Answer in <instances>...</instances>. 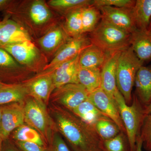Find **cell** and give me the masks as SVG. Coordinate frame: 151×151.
Segmentation results:
<instances>
[{
    "label": "cell",
    "instance_id": "obj_15",
    "mask_svg": "<svg viewBox=\"0 0 151 151\" xmlns=\"http://www.w3.org/2000/svg\"><path fill=\"white\" fill-rule=\"evenodd\" d=\"M49 70V73L38 76L25 85L29 95L42 103L48 100L55 89L52 70Z\"/></svg>",
    "mask_w": 151,
    "mask_h": 151
},
{
    "label": "cell",
    "instance_id": "obj_43",
    "mask_svg": "<svg viewBox=\"0 0 151 151\" xmlns=\"http://www.w3.org/2000/svg\"><path fill=\"white\" fill-rule=\"evenodd\" d=\"M5 84V83H3L1 81H0V87H1V86H4V85L5 84Z\"/></svg>",
    "mask_w": 151,
    "mask_h": 151
},
{
    "label": "cell",
    "instance_id": "obj_28",
    "mask_svg": "<svg viewBox=\"0 0 151 151\" xmlns=\"http://www.w3.org/2000/svg\"><path fill=\"white\" fill-rule=\"evenodd\" d=\"M22 68L7 51L0 47V77H12Z\"/></svg>",
    "mask_w": 151,
    "mask_h": 151
},
{
    "label": "cell",
    "instance_id": "obj_27",
    "mask_svg": "<svg viewBox=\"0 0 151 151\" xmlns=\"http://www.w3.org/2000/svg\"><path fill=\"white\" fill-rule=\"evenodd\" d=\"M13 138L16 142H31L47 147L40 134L35 129L24 124L16 129Z\"/></svg>",
    "mask_w": 151,
    "mask_h": 151
},
{
    "label": "cell",
    "instance_id": "obj_24",
    "mask_svg": "<svg viewBox=\"0 0 151 151\" xmlns=\"http://www.w3.org/2000/svg\"><path fill=\"white\" fill-rule=\"evenodd\" d=\"M71 112L91 126L98 119L107 116L94 105L89 97Z\"/></svg>",
    "mask_w": 151,
    "mask_h": 151
},
{
    "label": "cell",
    "instance_id": "obj_5",
    "mask_svg": "<svg viewBox=\"0 0 151 151\" xmlns=\"http://www.w3.org/2000/svg\"><path fill=\"white\" fill-rule=\"evenodd\" d=\"M24 107V122L48 139L50 124L42 102L32 97L26 101Z\"/></svg>",
    "mask_w": 151,
    "mask_h": 151
},
{
    "label": "cell",
    "instance_id": "obj_6",
    "mask_svg": "<svg viewBox=\"0 0 151 151\" xmlns=\"http://www.w3.org/2000/svg\"><path fill=\"white\" fill-rule=\"evenodd\" d=\"M92 44L85 34L71 37L57 50L52 60L45 65V70H52L63 63L74 58Z\"/></svg>",
    "mask_w": 151,
    "mask_h": 151
},
{
    "label": "cell",
    "instance_id": "obj_4",
    "mask_svg": "<svg viewBox=\"0 0 151 151\" xmlns=\"http://www.w3.org/2000/svg\"><path fill=\"white\" fill-rule=\"evenodd\" d=\"M144 62L135 54L131 46L121 52L116 67L117 88L127 105L132 102V91L136 74Z\"/></svg>",
    "mask_w": 151,
    "mask_h": 151
},
{
    "label": "cell",
    "instance_id": "obj_2",
    "mask_svg": "<svg viewBox=\"0 0 151 151\" xmlns=\"http://www.w3.org/2000/svg\"><path fill=\"white\" fill-rule=\"evenodd\" d=\"M114 99L126 130L130 151H136L137 139L140 135L141 127L146 115L145 106L135 94L132 97V104L127 105L119 90L114 95Z\"/></svg>",
    "mask_w": 151,
    "mask_h": 151
},
{
    "label": "cell",
    "instance_id": "obj_29",
    "mask_svg": "<svg viewBox=\"0 0 151 151\" xmlns=\"http://www.w3.org/2000/svg\"><path fill=\"white\" fill-rule=\"evenodd\" d=\"M82 8L76 9L66 14L65 29L71 37L84 35L83 33L81 21Z\"/></svg>",
    "mask_w": 151,
    "mask_h": 151
},
{
    "label": "cell",
    "instance_id": "obj_21",
    "mask_svg": "<svg viewBox=\"0 0 151 151\" xmlns=\"http://www.w3.org/2000/svg\"><path fill=\"white\" fill-rule=\"evenodd\" d=\"M28 95V91L24 85L5 84L0 87V105L21 103Z\"/></svg>",
    "mask_w": 151,
    "mask_h": 151
},
{
    "label": "cell",
    "instance_id": "obj_13",
    "mask_svg": "<svg viewBox=\"0 0 151 151\" xmlns=\"http://www.w3.org/2000/svg\"><path fill=\"white\" fill-rule=\"evenodd\" d=\"M30 40L26 30L16 22L9 18L0 22V47Z\"/></svg>",
    "mask_w": 151,
    "mask_h": 151
},
{
    "label": "cell",
    "instance_id": "obj_39",
    "mask_svg": "<svg viewBox=\"0 0 151 151\" xmlns=\"http://www.w3.org/2000/svg\"><path fill=\"white\" fill-rule=\"evenodd\" d=\"M3 107L0 106V131L1 129V123L2 114Z\"/></svg>",
    "mask_w": 151,
    "mask_h": 151
},
{
    "label": "cell",
    "instance_id": "obj_1",
    "mask_svg": "<svg viewBox=\"0 0 151 151\" xmlns=\"http://www.w3.org/2000/svg\"><path fill=\"white\" fill-rule=\"evenodd\" d=\"M55 119L58 129L73 151H103V141L93 127L72 112L62 110L57 113Z\"/></svg>",
    "mask_w": 151,
    "mask_h": 151
},
{
    "label": "cell",
    "instance_id": "obj_42",
    "mask_svg": "<svg viewBox=\"0 0 151 151\" xmlns=\"http://www.w3.org/2000/svg\"><path fill=\"white\" fill-rule=\"evenodd\" d=\"M147 30L149 32H151V20L150 22V25H149V27L148 28Z\"/></svg>",
    "mask_w": 151,
    "mask_h": 151
},
{
    "label": "cell",
    "instance_id": "obj_10",
    "mask_svg": "<svg viewBox=\"0 0 151 151\" xmlns=\"http://www.w3.org/2000/svg\"><path fill=\"white\" fill-rule=\"evenodd\" d=\"M21 65L32 67L40 58L39 50L31 40L1 47Z\"/></svg>",
    "mask_w": 151,
    "mask_h": 151
},
{
    "label": "cell",
    "instance_id": "obj_26",
    "mask_svg": "<svg viewBox=\"0 0 151 151\" xmlns=\"http://www.w3.org/2000/svg\"><path fill=\"white\" fill-rule=\"evenodd\" d=\"M83 34L92 32L101 20L100 9L91 5L82 8L81 12Z\"/></svg>",
    "mask_w": 151,
    "mask_h": 151
},
{
    "label": "cell",
    "instance_id": "obj_18",
    "mask_svg": "<svg viewBox=\"0 0 151 151\" xmlns=\"http://www.w3.org/2000/svg\"><path fill=\"white\" fill-rule=\"evenodd\" d=\"M110 54L92 44L80 54L78 60L79 66L101 68Z\"/></svg>",
    "mask_w": 151,
    "mask_h": 151
},
{
    "label": "cell",
    "instance_id": "obj_8",
    "mask_svg": "<svg viewBox=\"0 0 151 151\" xmlns=\"http://www.w3.org/2000/svg\"><path fill=\"white\" fill-rule=\"evenodd\" d=\"M131 8L105 6L99 8L101 19L130 34L137 29Z\"/></svg>",
    "mask_w": 151,
    "mask_h": 151
},
{
    "label": "cell",
    "instance_id": "obj_40",
    "mask_svg": "<svg viewBox=\"0 0 151 151\" xmlns=\"http://www.w3.org/2000/svg\"><path fill=\"white\" fill-rule=\"evenodd\" d=\"M3 140L4 139H3V138L0 135V151H1L2 142Z\"/></svg>",
    "mask_w": 151,
    "mask_h": 151
},
{
    "label": "cell",
    "instance_id": "obj_19",
    "mask_svg": "<svg viewBox=\"0 0 151 151\" xmlns=\"http://www.w3.org/2000/svg\"><path fill=\"white\" fill-rule=\"evenodd\" d=\"M70 38L65 29L58 27L50 30L41 37L39 42L45 51L51 52L60 48Z\"/></svg>",
    "mask_w": 151,
    "mask_h": 151
},
{
    "label": "cell",
    "instance_id": "obj_3",
    "mask_svg": "<svg viewBox=\"0 0 151 151\" xmlns=\"http://www.w3.org/2000/svg\"><path fill=\"white\" fill-rule=\"evenodd\" d=\"M131 34L101 20L90 33L91 43L108 53L123 51L130 46Z\"/></svg>",
    "mask_w": 151,
    "mask_h": 151
},
{
    "label": "cell",
    "instance_id": "obj_9",
    "mask_svg": "<svg viewBox=\"0 0 151 151\" xmlns=\"http://www.w3.org/2000/svg\"><path fill=\"white\" fill-rule=\"evenodd\" d=\"M88 97L99 110L116 123L121 132L126 134L119 108L114 98L109 96L101 87L89 93Z\"/></svg>",
    "mask_w": 151,
    "mask_h": 151
},
{
    "label": "cell",
    "instance_id": "obj_36",
    "mask_svg": "<svg viewBox=\"0 0 151 151\" xmlns=\"http://www.w3.org/2000/svg\"><path fill=\"white\" fill-rule=\"evenodd\" d=\"M12 2L10 0H0V11L6 10Z\"/></svg>",
    "mask_w": 151,
    "mask_h": 151
},
{
    "label": "cell",
    "instance_id": "obj_32",
    "mask_svg": "<svg viewBox=\"0 0 151 151\" xmlns=\"http://www.w3.org/2000/svg\"><path fill=\"white\" fill-rule=\"evenodd\" d=\"M140 137L145 150L151 151V115L145 116L141 127Z\"/></svg>",
    "mask_w": 151,
    "mask_h": 151
},
{
    "label": "cell",
    "instance_id": "obj_30",
    "mask_svg": "<svg viewBox=\"0 0 151 151\" xmlns=\"http://www.w3.org/2000/svg\"><path fill=\"white\" fill-rule=\"evenodd\" d=\"M93 4V0H51L49 5L67 14L71 11Z\"/></svg>",
    "mask_w": 151,
    "mask_h": 151
},
{
    "label": "cell",
    "instance_id": "obj_37",
    "mask_svg": "<svg viewBox=\"0 0 151 151\" xmlns=\"http://www.w3.org/2000/svg\"><path fill=\"white\" fill-rule=\"evenodd\" d=\"M143 142L140 137V135L137 138V147H136V151H143Z\"/></svg>",
    "mask_w": 151,
    "mask_h": 151
},
{
    "label": "cell",
    "instance_id": "obj_16",
    "mask_svg": "<svg viewBox=\"0 0 151 151\" xmlns=\"http://www.w3.org/2000/svg\"><path fill=\"white\" fill-rule=\"evenodd\" d=\"M130 46L138 58L144 63L151 60V32L137 29L131 35Z\"/></svg>",
    "mask_w": 151,
    "mask_h": 151
},
{
    "label": "cell",
    "instance_id": "obj_41",
    "mask_svg": "<svg viewBox=\"0 0 151 151\" xmlns=\"http://www.w3.org/2000/svg\"><path fill=\"white\" fill-rule=\"evenodd\" d=\"M6 151H19L18 150L14 148H9L7 149Z\"/></svg>",
    "mask_w": 151,
    "mask_h": 151
},
{
    "label": "cell",
    "instance_id": "obj_23",
    "mask_svg": "<svg viewBox=\"0 0 151 151\" xmlns=\"http://www.w3.org/2000/svg\"><path fill=\"white\" fill-rule=\"evenodd\" d=\"M101 69L97 68H81L78 71V83L89 93L101 87Z\"/></svg>",
    "mask_w": 151,
    "mask_h": 151
},
{
    "label": "cell",
    "instance_id": "obj_31",
    "mask_svg": "<svg viewBox=\"0 0 151 151\" xmlns=\"http://www.w3.org/2000/svg\"><path fill=\"white\" fill-rule=\"evenodd\" d=\"M103 151H130L126 134L123 132L113 138L103 141Z\"/></svg>",
    "mask_w": 151,
    "mask_h": 151
},
{
    "label": "cell",
    "instance_id": "obj_38",
    "mask_svg": "<svg viewBox=\"0 0 151 151\" xmlns=\"http://www.w3.org/2000/svg\"><path fill=\"white\" fill-rule=\"evenodd\" d=\"M145 112L146 115H151V100L148 105L145 107Z\"/></svg>",
    "mask_w": 151,
    "mask_h": 151
},
{
    "label": "cell",
    "instance_id": "obj_12",
    "mask_svg": "<svg viewBox=\"0 0 151 151\" xmlns=\"http://www.w3.org/2000/svg\"><path fill=\"white\" fill-rule=\"evenodd\" d=\"M79 55L80 54L51 70L55 89L68 84H79Z\"/></svg>",
    "mask_w": 151,
    "mask_h": 151
},
{
    "label": "cell",
    "instance_id": "obj_17",
    "mask_svg": "<svg viewBox=\"0 0 151 151\" xmlns=\"http://www.w3.org/2000/svg\"><path fill=\"white\" fill-rule=\"evenodd\" d=\"M136 95L145 107L151 100V66L142 65L138 70L134 81Z\"/></svg>",
    "mask_w": 151,
    "mask_h": 151
},
{
    "label": "cell",
    "instance_id": "obj_7",
    "mask_svg": "<svg viewBox=\"0 0 151 151\" xmlns=\"http://www.w3.org/2000/svg\"><path fill=\"white\" fill-rule=\"evenodd\" d=\"M89 93L80 84H66L55 89V100L71 111L89 97Z\"/></svg>",
    "mask_w": 151,
    "mask_h": 151
},
{
    "label": "cell",
    "instance_id": "obj_14",
    "mask_svg": "<svg viewBox=\"0 0 151 151\" xmlns=\"http://www.w3.org/2000/svg\"><path fill=\"white\" fill-rule=\"evenodd\" d=\"M122 51L109 55L101 69V87L114 99V95L119 90L116 84V67Z\"/></svg>",
    "mask_w": 151,
    "mask_h": 151
},
{
    "label": "cell",
    "instance_id": "obj_11",
    "mask_svg": "<svg viewBox=\"0 0 151 151\" xmlns=\"http://www.w3.org/2000/svg\"><path fill=\"white\" fill-rule=\"evenodd\" d=\"M24 123V105L13 103L3 107L0 135L3 139H6L11 132Z\"/></svg>",
    "mask_w": 151,
    "mask_h": 151
},
{
    "label": "cell",
    "instance_id": "obj_35",
    "mask_svg": "<svg viewBox=\"0 0 151 151\" xmlns=\"http://www.w3.org/2000/svg\"><path fill=\"white\" fill-rule=\"evenodd\" d=\"M19 148L22 151H47V147H42L35 143L16 142Z\"/></svg>",
    "mask_w": 151,
    "mask_h": 151
},
{
    "label": "cell",
    "instance_id": "obj_34",
    "mask_svg": "<svg viewBox=\"0 0 151 151\" xmlns=\"http://www.w3.org/2000/svg\"><path fill=\"white\" fill-rule=\"evenodd\" d=\"M47 151H72L63 139L58 134H55L50 141Z\"/></svg>",
    "mask_w": 151,
    "mask_h": 151
},
{
    "label": "cell",
    "instance_id": "obj_20",
    "mask_svg": "<svg viewBox=\"0 0 151 151\" xmlns=\"http://www.w3.org/2000/svg\"><path fill=\"white\" fill-rule=\"evenodd\" d=\"M131 12L137 28L147 29L151 20V0H136Z\"/></svg>",
    "mask_w": 151,
    "mask_h": 151
},
{
    "label": "cell",
    "instance_id": "obj_33",
    "mask_svg": "<svg viewBox=\"0 0 151 151\" xmlns=\"http://www.w3.org/2000/svg\"><path fill=\"white\" fill-rule=\"evenodd\" d=\"M134 0H93L92 5L97 8L109 6L122 8H131L134 4Z\"/></svg>",
    "mask_w": 151,
    "mask_h": 151
},
{
    "label": "cell",
    "instance_id": "obj_25",
    "mask_svg": "<svg viewBox=\"0 0 151 151\" xmlns=\"http://www.w3.org/2000/svg\"><path fill=\"white\" fill-rule=\"evenodd\" d=\"M92 126L103 141L114 137L122 132L116 123L107 116L98 119Z\"/></svg>",
    "mask_w": 151,
    "mask_h": 151
},
{
    "label": "cell",
    "instance_id": "obj_22",
    "mask_svg": "<svg viewBox=\"0 0 151 151\" xmlns=\"http://www.w3.org/2000/svg\"><path fill=\"white\" fill-rule=\"evenodd\" d=\"M28 16L30 21L36 26H41L48 22L52 17L48 6L41 0L33 1L28 9Z\"/></svg>",
    "mask_w": 151,
    "mask_h": 151
}]
</instances>
